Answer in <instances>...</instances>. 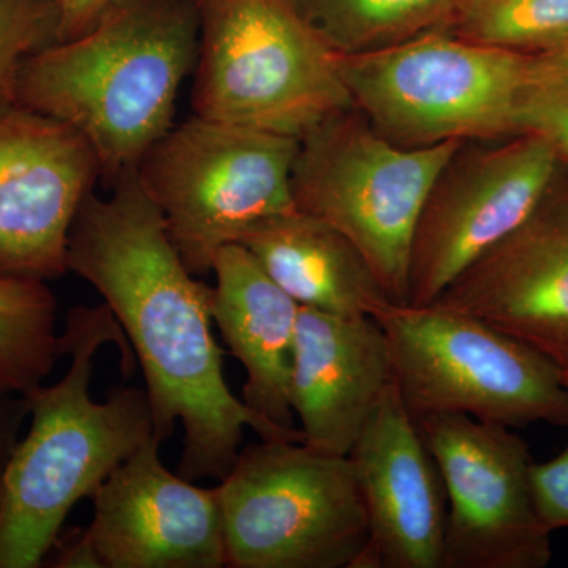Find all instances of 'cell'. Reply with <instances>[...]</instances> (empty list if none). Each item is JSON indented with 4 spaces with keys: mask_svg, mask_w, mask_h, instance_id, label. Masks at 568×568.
I'll return each instance as SVG.
<instances>
[{
    "mask_svg": "<svg viewBox=\"0 0 568 568\" xmlns=\"http://www.w3.org/2000/svg\"><path fill=\"white\" fill-rule=\"evenodd\" d=\"M160 444L152 437L92 497L88 530L103 567H226L220 488L171 473Z\"/></svg>",
    "mask_w": 568,
    "mask_h": 568,
    "instance_id": "cell-14",
    "label": "cell"
},
{
    "mask_svg": "<svg viewBox=\"0 0 568 568\" xmlns=\"http://www.w3.org/2000/svg\"><path fill=\"white\" fill-rule=\"evenodd\" d=\"M459 144L398 148L357 108H347L298 141L291 174L295 209L345 234L388 298L407 305L418 216L436 175Z\"/></svg>",
    "mask_w": 568,
    "mask_h": 568,
    "instance_id": "cell-7",
    "label": "cell"
},
{
    "mask_svg": "<svg viewBox=\"0 0 568 568\" xmlns=\"http://www.w3.org/2000/svg\"><path fill=\"white\" fill-rule=\"evenodd\" d=\"M212 272V321L246 372L242 402L271 424L297 428L290 377L301 305L242 244L223 246Z\"/></svg>",
    "mask_w": 568,
    "mask_h": 568,
    "instance_id": "cell-17",
    "label": "cell"
},
{
    "mask_svg": "<svg viewBox=\"0 0 568 568\" xmlns=\"http://www.w3.org/2000/svg\"><path fill=\"white\" fill-rule=\"evenodd\" d=\"M102 182L99 156L69 123L0 104V275L51 282L69 271V237Z\"/></svg>",
    "mask_w": 568,
    "mask_h": 568,
    "instance_id": "cell-12",
    "label": "cell"
},
{
    "mask_svg": "<svg viewBox=\"0 0 568 568\" xmlns=\"http://www.w3.org/2000/svg\"><path fill=\"white\" fill-rule=\"evenodd\" d=\"M446 485L443 568H545L551 544L530 495L528 444L463 414L414 418Z\"/></svg>",
    "mask_w": 568,
    "mask_h": 568,
    "instance_id": "cell-11",
    "label": "cell"
},
{
    "mask_svg": "<svg viewBox=\"0 0 568 568\" xmlns=\"http://www.w3.org/2000/svg\"><path fill=\"white\" fill-rule=\"evenodd\" d=\"M106 343L119 346L123 375L132 376V346L108 305L71 308L61 336L62 355L71 358L65 376L26 394L31 425L3 485L0 568L40 567L71 508L92 499L115 467L155 437L145 388H115L106 402H93V357Z\"/></svg>",
    "mask_w": 568,
    "mask_h": 568,
    "instance_id": "cell-3",
    "label": "cell"
},
{
    "mask_svg": "<svg viewBox=\"0 0 568 568\" xmlns=\"http://www.w3.org/2000/svg\"><path fill=\"white\" fill-rule=\"evenodd\" d=\"M219 488L226 567L354 568L368 541L349 457L261 439Z\"/></svg>",
    "mask_w": 568,
    "mask_h": 568,
    "instance_id": "cell-9",
    "label": "cell"
},
{
    "mask_svg": "<svg viewBox=\"0 0 568 568\" xmlns=\"http://www.w3.org/2000/svg\"><path fill=\"white\" fill-rule=\"evenodd\" d=\"M537 69L549 73H568V39L551 50L534 54Z\"/></svg>",
    "mask_w": 568,
    "mask_h": 568,
    "instance_id": "cell-28",
    "label": "cell"
},
{
    "mask_svg": "<svg viewBox=\"0 0 568 568\" xmlns=\"http://www.w3.org/2000/svg\"><path fill=\"white\" fill-rule=\"evenodd\" d=\"M437 31L540 54L568 39V0H457Z\"/></svg>",
    "mask_w": 568,
    "mask_h": 568,
    "instance_id": "cell-21",
    "label": "cell"
},
{
    "mask_svg": "<svg viewBox=\"0 0 568 568\" xmlns=\"http://www.w3.org/2000/svg\"><path fill=\"white\" fill-rule=\"evenodd\" d=\"M29 418L26 395L0 390V506L11 457L21 440L22 426Z\"/></svg>",
    "mask_w": 568,
    "mask_h": 568,
    "instance_id": "cell-25",
    "label": "cell"
},
{
    "mask_svg": "<svg viewBox=\"0 0 568 568\" xmlns=\"http://www.w3.org/2000/svg\"><path fill=\"white\" fill-rule=\"evenodd\" d=\"M108 197L95 192L71 226L69 271L92 284L138 355L151 403L153 435L183 425L179 476L222 481L241 454L245 428L263 440L304 444L301 428L257 416L231 392L223 351L212 335L213 287L189 271L136 168Z\"/></svg>",
    "mask_w": 568,
    "mask_h": 568,
    "instance_id": "cell-1",
    "label": "cell"
},
{
    "mask_svg": "<svg viewBox=\"0 0 568 568\" xmlns=\"http://www.w3.org/2000/svg\"><path fill=\"white\" fill-rule=\"evenodd\" d=\"M347 457L361 485L369 528L354 568H443L446 485L396 381Z\"/></svg>",
    "mask_w": 568,
    "mask_h": 568,
    "instance_id": "cell-15",
    "label": "cell"
},
{
    "mask_svg": "<svg viewBox=\"0 0 568 568\" xmlns=\"http://www.w3.org/2000/svg\"><path fill=\"white\" fill-rule=\"evenodd\" d=\"M115 0H55V41L77 39L100 20Z\"/></svg>",
    "mask_w": 568,
    "mask_h": 568,
    "instance_id": "cell-26",
    "label": "cell"
},
{
    "mask_svg": "<svg viewBox=\"0 0 568 568\" xmlns=\"http://www.w3.org/2000/svg\"><path fill=\"white\" fill-rule=\"evenodd\" d=\"M532 133L465 141L440 168L414 234L410 306L432 305L481 254L525 222L559 170Z\"/></svg>",
    "mask_w": 568,
    "mask_h": 568,
    "instance_id": "cell-10",
    "label": "cell"
},
{
    "mask_svg": "<svg viewBox=\"0 0 568 568\" xmlns=\"http://www.w3.org/2000/svg\"><path fill=\"white\" fill-rule=\"evenodd\" d=\"M529 484L541 526L549 534L568 528V443L558 457L547 463L532 462Z\"/></svg>",
    "mask_w": 568,
    "mask_h": 568,
    "instance_id": "cell-24",
    "label": "cell"
},
{
    "mask_svg": "<svg viewBox=\"0 0 568 568\" xmlns=\"http://www.w3.org/2000/svg\"><path fill=\"white\" fill-rule=\"evenodd\" d=\"M395 383L386 334L375 317H343L301 306L290 399L304 444L347 457Z\"/></svg>",
    "mask_w": 568,
    "mask_h": 568,
    "instance_id": "cell-16",
    "label": "cell"
},
{
    "mask_svg": "<svg viewBox=\"0 0 568 568\" xmlns=\"http://www.w3.org/2000/svg\"><path fill=\"white\" fill-rule=\"evenodd\" d=\"M562 383H564V386H566L567 390H568V376L562 377Z\"/></svg>",
    "mask_w": 568,
    "mask_h": 568,
    "instance_id": "cell-29",
    "label": "cell"
},
{
    "mask_svg": "<svg viewBox=\"0 0 568 568\" xmlns=\"http://www.w3.org/2000/svg\"><path fill=\"white\" fill-rule=\"evenodd\" d=\"M47 282L0 275V390L26 395L63 357Z\"/></svg>",
    "mask_w": 568,
    "mask_h": 568,
    "instance_id": "cell-19",
    "label": "cell"
},
{
    "mask_svg": "<svg viewBox=\"0 0 568 568\" xmlns=\"http://www.w3.org/2000/svg\"><path fill=\"white\" fill-rule=\"evenodd\" d=\"M51 567L55 568H104L102 559L88 529L74 530V536L67 537L61 549L55 552Z\"/></svg>",
    "mask_w": 568,
    "mask_h": 568,
    "instance_id": "cell-27",
    "label": "cell"
},
{
    "mask_svg": "<svg viewBox=\"0 0 568 568\" xmlns=\"http://www.w3.org/2000/svg\"><path fill=\"white\" fill-rule=\"evenodd\" d=\"M197 48L194 0H115L88 32L31 52L13 102L78 130L111 185L174 125Z\"/></svg>",
    "mask_w": 568,
    "mask_h": 568,
    "instance_id": "cell-2",
    "label": "cell"
},
{
    "mask_svg": "<svg viewBox=\"0 0 568 568\" xmlns=\"http://www.w3.org/2000/svg\"><path fill=\"white\" fill-rule=\"evenodd\" d=\"M55 0H0V104L13 102L21 62L54 43Z\"/></svg>",
    "mask_w": 568,
    "mask_h": 568,
    "instance_id": "cell-22",
    "label": "cell"
},
{
    "mask_svg": "<svg viewBox=\"0 0 568 568\" xmlns=\"http://www.w3.org/2000/svg\"><path fill=\"white\" fill-rule=\"evenodd\" d=\"M457 0H294L338 54L394 47L433 31Z\"/></svg>",
    "mask_w": 568,
    "mask_h": 568,
    "instance_id": "cell-20",
    "label": "cell"
},
{
    "mask_svg": "<svg viewBox=\"0 0 568 568\" xmlns=\"http://www.w3.org/2000/svg\"><path fill=\"white\" fill-rule=\"evenodd\" d=\"M351 102L384 140L403 149L519 134L536 59L443 31L361 54H338Z\"/></svg>",
    "mask_w": 568,
    "mask_h": 568,
    "instance_id": "cell-5",
    "label": "cell"
},
{
    "mask_svg": "<svg viewBox=\"0 0 568 568\" xmlns=\"http://www.w3.org/2000/svg\"><path fill=\"white\" fill-rule=\"evenodd\" d=\"M200 48L193 70L197 118L301 141L353 108L338 52L294 0H194Z\"/></svg>",
    "mask_w": 568,
    "mask_h": 568,
    "instance_id": "cell-4",
    "label": "cell"
},
{
    "mask_svg": "<svg viewBox=\"0 0 568 568\" xmlns=\"http://www.w3.org/2000/svg\"><path fill=\"white\" fill-rule=\"evenodd\" d=\"M375 320L414 418L463 414L514 429L537 422L568 428L562 373L515 336L437 305H390Z\"/></svg>",
    "mask_w": 568,
    "mask_h": 568,
    "instance_id": "cell-6",
    "label": "cell"
},
{
    "mask_svg": "<svg viewBox=\"0 0 568 568\" xmlns=\"http://www.w3.org/2000/svg\"><path fill=\"white\" fill-rule=\"evenodd\" d=\"M298 140L193 115L171 126L138 163L142 189L193 275L212 272L223 246L294 211Z\"/></svg>",
    "mask_w": 568,
    "mask_h": 568,
    "instance_id": "cell-8",
    "label": "cell"
},
{
    "mask_svg": "<svg viewBox=\"0 0 568 568\" xmlns=\"http://www.w3.org/2000/svg\"><path fill=\"white\" fill-rule=\"evenodd\" d=\"M239 244L305 308L343 317H375L395 305L345 234L297 209L254 224Z\"/></svg>",
    "mask_w": 568,
    "mask_h": 568,
    "instance_id": "cell-18",
    "label": "cell"
},
{
    "mask_svg": "<svg viewBox=\"0 0 568 568\" xmlns=\"http://www.w3.org/2000/svg\"><path fill=\"white\" fill-rule=\"evenodd\" d=\"M518 125L519 133L548 141L560 162L568 164V73L537 69L519 104Z\"/></svg>",
    "mask_w": 568,
    "mask_h": 568,
    "instance_id": "cell-23",
    "label": "cell"
},
{
    "mask_svg": "<svg viewBox=\"0 0 568 568\" xmlns=\"http://www.w3.org/2000/svg\"><path fill=\"white\" fill-rule=\"evenodd\" d=\"M432 305L480 317L568 376V164L560 162L525 222Z\"/></svg>",
    "mask_w": 568,
    "mask_h": 568,
    "instance_id": "cell-13",
    "label": "cell"
}]
</instances>
